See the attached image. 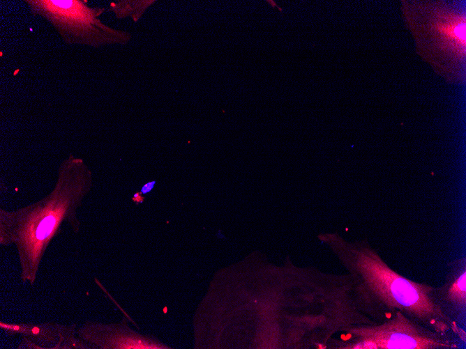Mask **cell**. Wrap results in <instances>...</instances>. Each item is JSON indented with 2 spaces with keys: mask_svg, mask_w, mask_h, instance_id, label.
<instances>
[{
  "mask_svg": "<svg viewBox=\"0 0 466 349\" xmlns=\"http://www.w3.org/2000/svg\"><path fill=\"white\" fill-rule=\"evenodd\" d=\"M93 184L90 168L70 154L60 164L56 183L45 196L14 210L0 208V244L15 246L22 283L35 284L45 253L63 223L79 232L77 210Z\"/></svg>",
  "mask_w": 466,
  "mask_h": 349,
  "instance_id": "6da1fadb",
  "label": "cell"
},
{
  "mask_svg": "<svg viewBox=\"0 0 466 349\" xmlns=\"http://www.w3.org/2000/svg\"><path fill=\"white\" fill-rule=\"evenodd\" d=\"M416 54L449 84L466 80V7L461 1L402 0Z\"/></svg>",
  "mask_w": 466,
  "mask_h": 349,
  "instance_id": "7a4b0ae2",
  "label": "cell"
},
{
  "mask_svg": "<svg viewBox=\"0 0 466 349\" xmlns=\"http://www.w3.org/2000/svg\"><path fill=\"white\" fill-rule=\"evenodd\" d=\"M342 246L356 258L365 280L389 305L401 309L421 319L435 314L436 307L428 288L408 280L391 270L366 242L350 245L338 237Z\"/></svg>",
  "mask_w": 466,
  "mask_h": 349,
  "instance_id": "3957f363",
  "label": "cell"
},
{
  "mask_svg": "<svg viewBox=\"0 0 466 349\" xmlns=\"http://www.w3.org/2000/svg\"><path fill=\"white\" fill-rule=\"evenodd\" d=\"M31 12L51 23L64 42L99 47L128 39L126 32L112 29L98 17L104 9L91 8L80 0H27Z\"/></svg>",
  "mask_w": 466,
  "mask_h": 349,
  "instance_id": "277c9868",
  "label": "cell"
},
{
  "mask_svg": "<svg viewBox=\"0 0 466 349\" xmlns=\"http://www.w3.org/2000/svg\"><path fill=\"white\" fill-rule=\"evenodd\" d=\"M355 333L359 339L349 348L433 349L449 347L423 335L400 313L389 323L379 326L359 329Z\"/></svg>",
  "mask_w": 466,
  "mask_h": 349,
  "instance_id": "5b68a950",
  "label": "cell"
},
{
  "mask_svg": "<svg viewBox=\"0 0 466 349\" xmlns=\"http://www.w3.org/2000/svg\"><path fill=\"white\" fill-rule=\"evenodd\" d=\"M0 327L9 334H21L29 348H89L80 338H76V326L54 323L39 324H7Z\"/></svg>",
  "mask_w": 466,
  "mask_h": 349,
  "instance_id": "8992f818",
  "label": "cell"
},
{
  "mask_svg": "<svg viewBox=\"0 0 466 349\" xmlns=\"http://www.w3.org/2000/svg\"><path fill=\"white\" fill-rule=\"evenodd\" d=\"M82 341L89 348L116 349H156L164 348L161 344L145 337L133 334H111L102 329L96 323L87 321L76 331Z\"/></svg>",
  "mask_w": 466,
  "mask_h": 349,
  "instance_id": "52a82bcc",
  "label": "cell"
},
{
  "mask_svg": "<svg viewBox=\"0 0 466 349\" xmlns=\"http://www.w3.org/2000/svg\"><path fill=\"white\" fill-rule=\"evenodd\" d=\"M465 272L452 284L449 291V298L460 304L465 303Z\"/></svg>",
  "mask_w": 466,
  "mask_h": 349,
  "instance_id": "ba28073f",
  "label": "cell"
},
{
  "mask_svg": "<svg viewBox=\"0 0 466 349\" xmlns=\"http://www.w3.org/2000/svg\"><path fill=\"white\" fill-rule=\"evenodd\" d=\"M121 3V5L115 4L113 10L117 14L119 17H124L130 14L131 11L136 10L138 8H146L149 5H150L151 1H126V3ZM137 11V10H136ZM140 13L139 12H137ZM141 14V13H140Z\"/></svg>",
  "mask_w": 466,
  "mask_h": 349,
  "instance_id": "9c48e42d",
  "label": "cell"
},
{
  "mask_svg": "<svg viewBox=\"0 0 466 349\" xmlns=\"http://www.w3.org/2000/svg\"><path fill=\"white\" fill-rule=\"evenodd\" d=\"M156 184V181H151L146 183L145 185H143L142 187L141 192L142 194H146L147 192H149L154 187Z\"/></svg>",
  "mask_w": 466,
  "mask_h": 349,
  "instance_id": "30bf717a",
  "label": "cell"
}]
</instances>
